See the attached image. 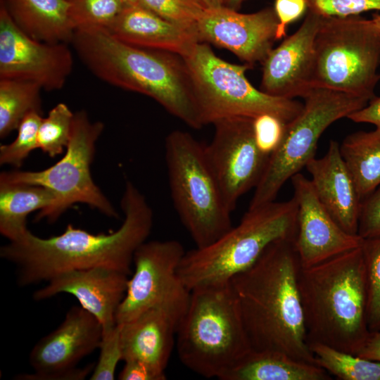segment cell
I'll use <instances>...</instances> for the list:
<instances>
[{
    "instance_id": "38",
    "label": "cell",
    "mask_w": 380,
    "mask_h": 380,
    "mask_svg": "<svg viewBox=\"0 0 380 380\" xmlns=\"http://www.w3.org/2000/svg\"><path fill=\"white\" fill-rule=\"evenodd\" d=\"M306 8V0H275L274 9L279 21L277 40L286 36L287 26L300 18Z\"/></svg>"
},
{
    "instance_id": "14",
    "label": "cell",
    "mask_w": 380,
    "mask_h": 380,
    "mask_svg": "<svg viewBox=\"0 0 380 380\" xmlns=\"http://www.w3.org/2000/svg\"><path fill=\"white\" fill-rule=\"evenodd\" d=\"M103 327L82 307L73 306L61 324L32 348L30 363L34 372L19 374L23 380H81L92 372L95 364L77 368V363L99 348Z\"/></svg>"
},
{
    "instance_id": "22",
    "label": "cell",
    "mask_w": 380,
    "mask_h": 380,
    "mask_svg": "<svg viewBox=\"0 0 380 380\" xmlns=\"http://www.w3.org/2000/svg\"><path fill=\"white\" fill-rule=\"evenodd\" d=\"M181 318L166 308H154L119 324L122 360H138L165 370Z\"/></svg>"
},
{
    "instance_id": "37",
    "label": "cell",
    "mask_w": 380,
    "mask_h": 380,
    "mask_svg": "<svg viewBox=\"0 0 380 380\" xmlns=\"http://www.w3.org/2000/svg\"><path fill=\"white\" fill-rule=\"evenodd\" d=\"M286 125L271 115H262L253 119L255 136L263 151L270 155L280 141Z\"/></svg>"
},
{
    "instance_id": "4",
    "label": "cell",
    "mask_w": 380,
    "mask_h": 380,
    "mask_svg": "<svg viewBox=\"0 0 380 380\" xmlns=\"http://www.w3.org/2000/svg\"><path fill=\"white\" fill-rule=\"evenodd\" d=\"M298 289L308 344L321 343L356 355L370 333L361 246L301 267Z\"/></svg>"
},
{
    "instance_id": "33",
    "label": "cell",
    "mask_w": 380,
    "mask_h": 380,
    "mask_svg": "<svg viewBox=\"0 0 380 380\" xmlns=\"http://www.w3.org/2000/svg\"><path fill=\"white\" fill-rule=\"evenodd\" d=\"M140 5L179 26L196 29L205 11L199 0H139Z\"/></svg>"
},
{
    "instance_id": "26",
    "label": "cell",
    "mask_w": 380,
    "mask_h": 380,
    "mask_svg": "<svg viewBox=\"0 0 380 380\" xmlns=\"http://www.w3.org/2000/svg\"><path fill=\"white\" fill-rule=\"evenodd\" d=\"M340 151L362 200L380 185V133L374 130L348 134Z\"/></svg>"
},
{
    "instance_id": "20",
    "label": "cell",
    "mask_w": 380,
    "mask_h": 380,
    "mask_svg": "<svg viewBox=\"0 0 380 380\" xmlns=\"http://www.w3.org/2000/svg\"><path fill=\"white\" fill-rule=\"evenodd\" d=\"M322 204L346 232L357 234L362 198L341 156L340 144L330 140L327 153L305 166Z\"/></svg>"
},
{
    "instance_id": "24",
    "label": "cell",
    "mask_w": 380,
    "mask_h": 380,
    "mask_svg": "<svg viewBox=\"0 0 380 380\" xmlns=\"http://www.w3.org/2000/svg\"><path fill=\"white\" fill-rule=\"evenodd\" d=\"M322 367L277 351L251 350L223 380H330Z\"/></svg>"
},
{
    "instance_id": "2",
    "label": "cell",
    "mask_w": 380,
    "mask_h": 380,
    "mask_svg": "<svg viewBox=\"0 0 380 380\" xmlns=\"http://www.w3.org/2000/svg\"><path fill=\"white\" fill-rule=\"evenodd\" d=\"M295 240L273 242L230 281L253 350L281 352L315 365L298 289L302 266Z\"/></svg>"
},
{
    "instance_id": "12",
    "label": "cell",
    "mask_w": 380,
    "mask_h": 380,
    "mask_svg": "<svg viewBox=\"0 0 380 380\" xmlns=\"http://www.w3.org/2000/svg\"><path fill=\"white\" fill-rule=\"evenodd\" d=\"M185 253L176 240L146 241L140 245L133 258L134 272L116 312L117 324L131 321L154 308H166L182 317L191 293L178 272Z\"/></svg>"
},
{
    "instance_id": "6",
    "label": "cell",
    "mask_w": 380,
    "mask_h": 380,
    "mask_svg": "<svg viewBox=\"0 0 380 380\" xmlns=\"http://www.w3.org/2000/svg\"><path fill=\"white\" fill-rule=\"evenodd\" d=\"M298 205L294 197L248 208L239 223L213 243L186 252L179 274L191 290L227 282L250 267L273 242L296 239Z\"/></svg>"
},
{
    "instance_id": "30",
    "label": "cell",
    "mask_w": 380,
    "mask_h": 380,
    "mask_svg": "<svg viewBox=\"0 0 380 380\" xmlns=\"http://www.w3.org/2000/svg\"><path fill=\"white\" fill-rule=\"evenodd\" d=\"M367 280V319L370 331H380V234L361 245Z\"/></svg>"
},
{
    "instance_id": "25",
    "label": "cell",
    "mask_w": 380,
    "mask_h": 380,
    "mask_svg": "<svg viewBox=\"0 0 380 380\" xmlns=\"http://www.w3.org/2000/svg\"><path fill=\"white\" fill-rule=\"evenodd\" d=\"M55 201L49 189L26 183L0 182V232L9 240L16 241L29 229L27 216L32 212L44 211Z\"/></svg>"
},
{
    "instance_id": "41",
    "label": "cell",
    "mask_w": 380,
    "mask_h": 380,
    "mask_svg": "<svg viewBox=\"0 0 380 380\" xmlns=\"http://www.w3.org/2000/svg\"><path fill=\"white\" fill-rule=\"evenodd\" d=\"M356 355L363 358L380 362V331H370L363 346Z\"/></svg>"
},
{
    "instance_id": "9",
    "label": "cell",
    "mask_w": 380,
    "mask_h": 380,
    "mask_svg": "<svg viewBox=\"0 0 380 380\" xmlns=\"http://www.w3.org/2000/svg\"><path fill=\"white\" fill-rule=\"evenodd\" d=\"M379 65L380 32L371 19L322 15L315 39L313 87L369 102L380 80Z\"/></svg>"
},
{
    "instance_id": "21",
    "label": "cell",
    "mask_w": 380,
    "mask_h": 380,
    "mask_svg": "<svg viewBox=\"0 0 380 380\" xmlns=\"http://www.w3.org/2000/svg\"><path fill=\"white\" fill-rule=\"evenodd\" d=\"M106 29L117 39L129 45L180 56L200 42L196 29L170 22L139 4H127Z\"/></svg>"
},
{
    "instance_id": "11",
    "label": "cell",
    "mask_w": 380,
    "mask_h": 380,
    "mask_svg": "<svg viewBox=\"0 0 380 380\" xmlns=\"http://www.w3.org/2000/svg\"><path fill=\"white\" fill-rule=\"evenodd\" d=\"M103 129V123L91 121L85 110L74 113L70 141L60 160L39 171L2 172L0 182L39 185L53 193V204L39 212L36 222L45 219L53 223L75 203L86 204L108 217L118 218L117 210L94 182L90 170L96 143Z\"/></svg>"
},
{
    "instance_id": "45",
    "label": "cell",
    "mask_w": 380,
    "mask_h": 380,
    "mask_svg": "<svg viewBox=\"0 0 380 380\" xmlns=\"http://www.w3.org/2000/svg\"><path fill=\"white\" fill-rule=\"evenodd\" d=\"M128 5L137 4L139 0H123Z\"/></svg>"
},
{
    "instance_id": "27",
    "label": "cell",
    "mask_w": 380,
    "mask_h": 380,
    "mask_svg": "<svg viewBox=\"0 0 380 380\" xmlns=\"http://www.w3.org/2000/svg\"><path fill=\"white\" fill-rule=\"evenodd\" d=\"M37 84L14 79H0V137L4 139L18 129L31 111L43 113Z\"/></svg>"
},
{
    "instance_id": "1",
    "label": "cell",
    "mask_w": 380,
    "mask_h": 380,
    "mask_svg": "<svg viewBox=\"0 0 380 380\" xmlns=\"http://www.w3.org/2000/svg\"><path fill=\"white\" fill-rule=\"evenodd\" d=\"M121 226L108 234H94L68 224L59 235L41 238L30 230L0 248L2 259L15 265L20 286L47 281L63 272L106 267L128 275L137 249L148 237L153 210L144 195L127 181L120 201Z\"/></svg>"
},
{
    "instance_id": "28",
    "label": "cell",
    "mask_w": 380,
    "mask_h": 380,
    "mask_svg": "<svg viewBox=\"0 0 380 380\" xmlns=\"http://www.w3.org/2000/svg\"><path fill=\"white\" fill-rule=\"evenodd\" d=\"M316 365L341 380H380V362L361 357L329 346L309 343Z\"/></svg>"
},
{
    "instance_id": "31",
    "label": "cell",
    "mask_w": 380,
    "mask_h": 380,
    "mask_svg": "<svg viewBox=\"0 0 380 380\" xmlns=\"http://www.w3.org/2000/svg\"><path fill=\"white\" fill-rule=\"evenodd\" d=\"M70 15L76 29L85 27H108L127 4L123 0H68Z\"/></svg>"
},
{
    "instance_id": "15",
    "label": "cell",
    "mask_w": 380,
    "mask_h": 380,
    "mask_svg": "<svg viewBox=\"0 0 380 380\" xmlns=\"http://www.w3.org/2000/svg\"><path fill=\"white\" fill-rule=\"evenodd\" d=\"M73 69L68 44L32 39L13 22L0 0V79L37 84L45 91L61 89Z\"/></svg>"
},
{
    "instance_id": "39",
    "label": "cell",
    "mask_w": 380,
    "mask_h": 380,
    "mask_svg": "<svg viewBox=\"0 0 380 380\" xmlns=\"http://www.w3.org/2000/svg\"><path fill=\"white\" fill-rule=\"evenodd\" d=\"M118 379L120 380H164L165 370L158 369L148 363L138 360L125 361Z\"/></svg>"
},
{
    "instance_id": "8",
    "label": "cell",
    "mask_w": 380,
    "mask_h": 380,
    "mask_svg": "<svg viewBox=\"0 0 380 380\" xmlns=\"http://www.w3.org/2000/svg\"><path fill=\"white\" fill-rule=\"evenodd\" d=\"M187 68L202 125L226 118H255L271 115L288 124L301 112L303 104L295 99L267 94L246 77L253 68L217 56L208 43L198 42L181 56Z\"/></svg>"
},
{
    "instance_id": "7",
    "label": "cell",
    "mask_w": 380,
    "mask_h": 380,
    "mask_svg": "<svg viewBox=\"0 0 380 380\" xmlns=\"http://www.w3.org/2000/svg\"><path fill=\"white\" fill-rule=\"evenodd\" d=\"M165 158L175 209L196 247L207 246L232 227V211L205 146L189 132L174 130L165 138Z\"/></svg>"
},
{
    "instance_id": "13",
    "label": "cell",
    "mask_w": 380,
    "mask_h": 380,
    "mask_svg": "<svg viewBox=\"0 0 380 380\" xmlns=\"http://www.w3.org/2000/svg\"><path fill=\"white\" fill-rule=\"evenodd\" d=\"M253 119L234 117L215 122L213 139L205 146L208 162L232 211L239 199L258 184L270 156L257 142Z\"/></svg>"
},
{
    "instance_id": "29",
    "label": "cell",
    "mask_w": 380,
    "mask_h": 380,
    "mask_svg": "<svg viewBox=\"0 0 380 380\" xmlns=\"http://www.w3.org/2000/svg\"><path fill=\"white\" fill-rule=\"evenodd\" d=\"M74 113L64 103L52 108L43 118L38 131V148L51 158L63 153L70 137Z\"/></svg>"
},
{
    "instance_id": "17",
    "label": "cell",
    "mask_w": 380,
    "mask_h": 380,
    "mask_svg": "<svg viewBox=\"0 0 380 380\" xmlns=\"http://www.w3.org/2000/svg\"><path fill=\"white\" fill-rule=\"evenodd\" d=\"M298 205L295 246L303 267H309L361 246L363 239L343 230L318 198L310 179L291 178Z\"/></svg>"
},
{
    "instance_id": "32",
    "label": "cell",
    "mask_w": 380,
    "mask_h": 380,
    "mask_svg": "<svg viewBox=\"0 0 380 380\" xmlns=\"http://www.w3.org/2000/svg\"><path fill=\"white\" fill-rule=\"evenodd\" d=\"M43 119L37 111L27 113L20 123L15 139L0 146V164L20 167L34 149L38 148V131Z\"/></svg>"
},
{
    "instance_id": "36",
    "label": "cell",
    "mask_w": 380,
    "mask_h": 380,
    "mask_svg": "<svg viewBox=\"0 0 380 380\" xmlns=\"http://www.w3.org/2000/svg\"><path fill=\"white\" fill-rule=\"evenodd\" d=\"M357 234L362 239L380 234V185L362 200Z\"/></svg>"
},
{
    "instance_id": "3",
    "label": "cell",
    "mask_w": 380,
    "mask_h": 380,
    "mask_svg": "<svg viewBox=\"0 0 380 380\" xmlns=\"http://www.w3.org/2000/svg\"><path fill=\"white\" fill-rule=\"evenodd\" d=\"M70 44L99 79L151 97L193 129L203 126L191 78L180 56L129 45L103 27L76 29Z\"/></svg>"
},
{
    "instance_id": "18",
    "label": "cell",
    "mask_w": 380,
    "mask_h": 380,
    "mask_svg": "<svg viewBox=\"0 0 380 380\" xmlns=\"http://www.w3.org/2000/svg\"><path fill=\"white\" fill-rule=\"evenodd\" d=\"M321 18L308 11L300 27L271 50L261 63L262 91L295 99L304 98L314 88L315 39Z\"/></svg>"
},
{
    "instance_id": "40",
    "label": "cell",
    "mask_w": 380,
    "mask_h": 380,
    "mask_svg": "<svg viewBox=\"0 0 380 380\" xmlns=\"http://www.w3.org/2000/svg\"><path fill=\"white\" fill-rule=\"evenodd\" d=\"M347 118L357 123H369L380 133V96H374L367 104L352 113Z\"/></svg>"
},
{
    "instance_id": "43",
    "label": "cell",
    "mask_w": 380,
    "mask_h": 380,
    "mask_svg": "<svg viewBox=\"0 0 380 380\" xmlns=\"http://www.w3.org/2000/svg\"><path fill=\"white\" fill-rule=\"evenodd\" d=\"M246 0H225L224 6L227 8L239 11Z\"/></svg>"
},
{
    "instance_id": "5",
    "label": "cell",
    "mask_w": 380,
    "mask_h": 380,
    "mask_svg": "<svg viewBox=\"0 0 380 380\" xmlns=\"http://www.w3.org/2000/svg\"><path fill=\"white\" fill-rule=\"evenodd\" d=\"M177 330L180 361L206 378L224 377L251 350L231 281L191 290Z\"/></svg>"
},
{
    "instance_id": "44",
    "label": "cell",
    "mask_w": 380,
    "mask_h": 380,
    "mask_svg": "<svg viewBox=\"0 0 380 380\" xmlns=\"http://www.w3.org/2000/svg\"><path fill=\"white\" fill-rule=\"evenodd\" d=\"M371 20L377 30L380 32V14H374Z\"/></svg>"
},
{
    "instance_id": "16",
    "label": "cell",
    "mask_w": 380,
    "mask_h": 380,
    "mask_svg": "<svg viewBox=\"0 0 380 380\" xmlns=\"http://www.w3.org/2000/svg\"><path fill=\"white\" fill-rule=\"evenodd\" d=\"M279 21L274 8L241 13L222 6L205 9L196 25L200 42L232 52L245 63H262L273 49Z\"/></svg>"
},
{
    "instance_id": "10",
    "label": "cell",
    "mask_w": 380,
    "mask_h": 380,
    "mask_svg": "<svg viewBox=\"0 0 380 380\" xmlns=\"http://www.w3.org/2000/svg\"><path fill=\"white\" fill-rule=\"evenodd\" d=\"M303 99L301 112L285 125L280 141L270 153L248 208L275 201L284 183L315 158L317 142L324 130L368 103L353 95L322 87L312 88Z\"/></svg>"
},
{
    "instance_id": "19",
    "label": "cell",
    "mask_w": 380,
    "mask_h": 380,
    "mask_svg": "<svg viewBox=\"0 0 380 380\" xmlns=\"http://www.w3.org/2000/svg\"><path fill=\"white\" fill-rule=\"evenodd\" d=\"M129 276L106 267L68 270L49 279L33 298L43 300L62 293L71 294L99 321L103 329H107L117 324L116 312L125 297Z\"/></svg>"
},
{
    "instance_id": "23",
    "label": "cell",
    "mask_w": 380,
    "mask_h": 380,
    "mask_svg": "<svg viewBox=\"0 0 380 380\" xmlns=\"http://www.w3.org/2000/svg\"><path fill=\"white\" fill-rule=\"evenodd\" d=\"M27 35L47 43L71 44L75 28L68 0H1Z\"/></svg>"
},
{
    "instance_id": "42",
    "label": "cell",
    "mask_w": 380,
    "mask_h": 380,
    "mask_svg": "<svg viewBox=\"0 0 380 380\" xmlns=\"http://www.w3.org/2000/svg\"><path fill=\"white\" fill-rule=\"evenodd\" d=\"M205 9H213L224 6L225 0H199Z\"/></svg>"
},
{
    "instance_id": "35",
    "label": "cell",
    "mask_w": 380,
    "mask_h": 380,
    "mask_svg": "<svg viewBox=\"0 0 380 380\" xmlns=\"http://www.w3.org/2000/svg\"><path fill=\"white\" fill-rule=\"evenodd\" d=\"M308 11L323 16L347 17L380 11V0H306Z\"/></svg>"
},
{
    "instance_id": "34",
    "label": "cell",
    "mask_w": 380,
    "mask_h": 380,
    "mask_svg": "<svg viewBox=\"0 0 380 380\" xmlns=\"http://www.w3.org/2000/svg\"><path fill=\"white\" fill-rule=\"evenodd\" d=\"M99 349V359L89 379L91 380L115 379L117 365L120 360H122L119 324H116L110 329H103Z\"/></svg>"
}]
</instances>
